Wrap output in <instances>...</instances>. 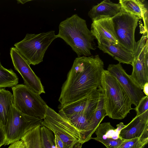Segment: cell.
<instances>
[{"instance_id":"7","label":"cell","mask_w":148,"mask_h":148,"mask_svg":"<svg viewBox=\"0 0 148 148\" xmlns=\"http://www.w3.org/2000/svg\"><path fill=\"white\" fill-rule=\"evenodd\" d=\"M42 120L25 114L13 105L6 125L4 128L5 135L4 145L21 140L28 131L42 125Z\"/></svg>"},{"instance_id":"21","label":"cell","mask_w":148,"mask_h":148,"mask_svg":"<svg viewBox=\"0 0 148 148\" xmlns=\"http://www.w3.org/2000/svg\"><path fill=\"white\" fill-rule=\"evenodd\" d=\"M61 116L67 119L75 128L79 132V136L87 128L92 117L82 113Z\"/></svg>"},{"instance_id":"34","label":"cell","mask_w":148,"mask_h":148,"mask_svg":"<svg viewBox=\"0 0 148 148\" xmlns=\"http://www.w3.org/2000/svg\"><path fill=\"white\" fill-rule=\"evenodd\" d=\"M3 67V66H2V65H1V64L0 60V67Z\"/></svg>"},{"instance_id":"11","label":"cell","mask_w":148,"mask_h":148,"mask_svg":"<svg viewBox=\"0 0 148 148\" xmlns=\"http://www.w3.org/2000/svg\"><path fill=\"white\" fill-rule=\"evenodd\" d=\"M117 79L128 97L132 104L138 106L140 100L145 96L139 85L128 75L120 63L110 64L107 70Z\"/></svg>"},{"instance_id":"9","label":"cell","mask_w":148,"mask_h":148,"mask_svg":"<svg viewBox=\"0 0 148 148\" xmlns=\"http://www.w3.org/2000/svg\"><path fill=\"white\" fill-rule=\"evenodd\" d=\"M148 34L144 32L136 42L131 64L133 69L130 75L142 90L145 84L148 82Z\"/></svg>"},{"instance_id":"13","label":"cell","mask_w":148,"mask_h":148,"mask_svg":"<svg viewBox=\"0 0 148 148\" xmlns=\"http://www.w3.org/2000/svg\"><path fill=\"white\" fill-rule=\"evenodd\" d=\"M90 31L98 44L103 41L113 44L119 43L111 18H103L92 21Z\"/></svg>"},{"instance_id":"1","label":"cell","mask_w":148,"mask_h":148,"mask_svg":"<svg viewBox=\"0 0 148 148\" xmlns=\"http://www.w3.org/2000/svg\"><path fill=\"white\" fill-rule=\"evenodd\" d=\"M104 66L98 55L76 58L61 88L60 106L76 101L97 89L101 86Z\"/></svg>"},{"instance_id":"18","label":"cell","mask_w":148,"mask_h":148,"mask_svg":"<svg viewBox=\"0 0 148 148\" xmlns=\"http://www.w3.org/2000/svg\"><path fill=\"white\" fill-rule=\"evenodd\" d=\"M119 3L125 11L143 20L144 30L148 33V10L141 0H119Z\"/></svg>"},{"instance_id":"24","label":"cell","mask_w":148,"mask_h":148,"mask_svg":"<svg viewBox=\"0 0 148 148\" xmlns=\"http://www.w3.org/2000/svg\"><path fill=\"white\" fill-rule=\"evenodd\" d=\"M148 142V133L139 138L124 140L117 148H143Z\"/></svg>"},{"instance_id":"29","label":"cell","mask_w":148,"mask_h":148,"mask_svg":"<svg viewBox=\"0 0 148 148\" xmlns=\"http://www.w3.org/2000/svg\"><path fill=\"white\" fill-rule=\"evenodd\" d=\"M55 144L56 148H66L64 143L57 135H54Z\"/></svg>"},{"instance_id":"12","label":"cell","mask_w":148,"mask_h":148,"mask_svg":"<svg viewBox=\"0 0 148 148\" xmlns=\"http://www.w3.org/2000/svg\"><path fill=\"white\" fill-rule=\"evenodd\" d=\"M99 97L98 88L82 99L66 106H60L58 113L61 115H68L75 113H82L92 116L96 108Z\"/></svg>"},{"instance_id":"3","label":"cell","mask_w":148,"mask_h":148,"mask_svg":"<svg viewBox=\"0 0 148 148\" xmlns=\"http://www.w3.org/2000/svg\"><path fill=\"white\" fill-rule=\"evenodd\" d=\"M101 85L104 92L106 116L113 119L124 118L133 109L131 100L116 78L107 70L103 72Z\"/></svg>"},{"instance_id":"2","label":"cell","mask_w":148,"mask_h":148,"mask_svg":"<svg viewBox=\"0 0 148 148\" xmlns=\"http://www.w3.org/2000/svg\"><path fill=\"white\" fill-rule=\"evenodd\" d=\"M57 38L62 39L78 56L89 57L95 50V39L88 28L85 20L76 14L61 21Z\"/></svg>"},{"instance_id":"10","label":"cell","mask_w":148,"mask_h":148,"mask_svg":"<svg viewBox=\"0 0 148 148\" xmlns=\"http://www.w3.org/2000/svg\"><path fill=\"white\" fill-rule=\"evenodd\" d=\"M10 54L14 69L21 76L25 84L40 95L45 93L40 79L32 70L25 59L14 47L10 48Z\"/></svg>"},{"instance_id":"14","label":"cell","mask_w":148,"mask_h":148,"mask_svg":"<svg viewBox=\"0 0 148 148\" xmlns=\"http://www.w3.org/2000/svg\"><path fill=\"white\" fill-rule=\"evenodd\" d=\"M97 47L104 53L111 56L119 63L131 64L133 59V53L119 44H113L106 41L98 44Z\"/></svg>"},{"instance_id":"19","label":"cell","mask_w":148,"mask_h":148,"mask_svg":"<svg viewBox=\"0 0 148 148\" xmlns=\"http://www.w3.org/2000/svg\"><path fill=\"white\" fill-rule=\"evenodd\" d=\"M126 125L122 122L116 125L115 128L110 122L100 123L95 131L97 137L92 138L102 143L111 139H116L119 138V134L121 130Z\"/></svg>"},{"instance_id":"15","label":"cell","mask_w":148,"mask_h":148,"mask_svg":"<svg viewBox=\"0 0 148 148\" xmlns=\"http://www.w3.org/2000/svg\"><path fill=\"white\" fill-rule=\"evenodd\" d=\"M148 133V120L136 116L120 131L119 137L124 140L139 138Z\"/></svg>"},{"instance_id":"31","label":"cell","mask_w":148,"mask_h":148,"mask_svg":"<svg viewBox=\"0 0 148 148\" xmlns=\"http://www.w3.org/2000/svg\"><path fill=\"white\" fill-rule=\"evenodd\" d=\"M143 90V92L146 96H148V82L145 84Z\"/></svg>"},{"instance_id":"6","label":"cell","mask_w":148,"mask_h":148,"mask_svg":"<svg viewBox=\"0 0 148 148\" xmlns=\"http://www.w3.org/2000/svg\"><path fill=\"white\" fill-rule=\"evenodd\" d=\"M42 125L57 136L64 143L66 148H72L76 144L80 143L78 130L67 119L48 106Z\"/></svg>"},{"instance_id":"4","label":"cell","mask_w":148,"mask_h":148,"mask_svg":"<svg viewBox=\"0 0 148 148\" xmlns=\"http://www.w3.org/2000/svg\"><path fill=\"white\" fill-rule=\"evenodd\" d=\"M57 38L54 30L37 34H27L14 46L30 64L35 65L43 61L48 47Z\"/></svg>"},{"instance_id":"27","label":"cell","mask_w":148,"mask_h":148,"mask_svg":"<svg viewBox=\"0 0 148 148\" xmlns=\"http://www.w3.org/2000/svg\"><path fill=\"white\" fill-rule=\"evenodd\" d=\"M124 140L119 137L116 139H111L102 142L107 148H117Z\"/></svg>"},{"instance_id":"26","label":"cell","mask_w":148,"mask_h":148,"mask_svg":"<svg viewBox=\"0 0 148 148\" xmlns=\"http://www.w3.org/2000/svg\"><path fill=\"white\" fill-rule=\"evenodd\" d=\"M134 109L136 112V116L148 120V96H145Z\"/></svg>"},{"instance_id":"25","label":"cell","mask_w":148,"mask_h":148,"mask_svg":"<svg viewBox=\"0 0 148 148\" xmlns=\"http://www.w3.org/2000/svg\"><path fill=\"white\" fill-rule=\"evenodd\" d=\"M41 144L42 148H56L55 138L53 132L44 126L40 128Z\"/></svg>"},{"instance_id":"28","label":"cell","mask_w":148,"mask_h":148,"mask_svg":"<svg viewBox=\"0 0 148 148\" xmlns=\"http://www.w3.org/2000/svg\"><path fill=\"white\" fill-rule=\"evenodd\" d=\"M8 148H26L24 141L21 140L11 144Z\"/></svg>"},{"instance_id":"8","label":"cell","mask_w":148,"mask_h":148,"mask_svg":"<svg viewBox=\"0 0 148 148\" xmlns=\"http://www.w3.org/2000/svg\"><path fill=\"white\" fill-rule=\"evenodd\" d=\"M111 18L119 44L133 53L136 43L135 31L140 18L122 8L120 12Z\"/></svg>"},{"instance_id":"32","label":"cell","mask_w":148,"mask_h":148,"mask_svg":"<svg viewBox=\"0 0 148 148\" xmlns=\"http://www.w3.org/2000/svg\"><path fill=\"white\" fill-rule=\"evenodd\" d=\"M82 144L80 143L76 144L72 148H81Z\"/></svg>"},{"instance_id":"30","label":"cell","mask_w":148,"mask_h":148,"mask_svg":"<svg viewBox=\"0 0 148 148\" xmlns=\"http://www.w3.org/2000/svg\"><path fill=\"white\" fill-rule=\"evenodd\" d=\"M5 139V135L4 128L0 123V148L4 145Z\"/></svg>"},{"instance_id":"23","label":"cell","mask_w":148,"mask_h":148,"mask_svg":"<svg viewBox=\"0 0 148 148\" xmlns=\"http://www.w3.org/2000/svg\"><path fill=\"white\" fill-rule=\"evenodd\" d=\"M18 82V78L12 69L0 67V89L12 87Z\"/></svg>"},{"instance_id":"5","label":"cell","mask_w":148,"mask_h":148,"mask_svg":"<svg viewBox=\"0 0 148 148\" xmlns=\"http://www.w3.org/2000/svg\"><path fill=\"white\" fill-rule=\"evenodd\" d=\"M14 106L27 115L43 119L48 106L40 95L25 84H17L12 87Z\"/></svg>"},{"instance_id":"20","label":"cell","mask_w":148,"mask_h":148,"mask_svg":"<svg viewBox=\"0 0 148 148\" xmlns=\"http://www.w3.org/2000/svg\"><path fill=\"white\" fill-rule=\"evenodd\" d=\"M13 106L12 94L5 88L0 89V123L3 128L6 125Z\"/></svg>"},{"instance_id":"16","label":"cell","mask_w":148,"mask_h":148,"mask_svg":"<svg viewBox=\"0 0 148 148\" xmlns=\"http://www.w3.org/2000/svg\"><path fill=\"white\" fill-rule=\"evenodd\" d=\"M121 8L119 3H114L110 0H104L93 6L88 15L92 21L103 18H112L120 12Z\"/></svg>"},{"instance_id":"17","label":"cell","mask_w":148,"mask_h":148,"mask_svg":"<svg viewBox=\"0 0 148 148\" xmlns=\"http://www.w3.org/2000/svg\"><path fill=\"white\" fill-rule=\"evenodd\" d=\"M99 89V97L97 104L89 124L85 131L86 136L90 138H91L97 127L106 116L104 91L101 86Z\"/></svg>"},{"instance_id":"33","label":"cell","mask_w":148,"mask_h":148,"mask_svg":"<svg viewBox=\"0 0 148 148\" xmlns=\"http://www.w3.org/2000/svg\"><path fill=\"white\" fill-rule=\"evenodd\" d=\"M31 1L32 0H17L18 3H20L22 4H23L27 2L30 1Z\"/></svg>"},{"instance_id":"22","label":"cell","mask_w":148,"mask_h":148,"mask_svg":"<svg viewBox=\"0 0 148 148\" xmlns=\"http://www.w3.org/2000/svg\"><path fill=\"white\" fill-rule=\"evenodd\" d=\"M41 125H39L30 130L22 138L26 148H42L40 134Z\"/></svg>"}]
</instances>
